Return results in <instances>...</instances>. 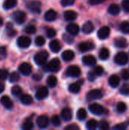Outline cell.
Here are the masks:
<instances>
[{
  "label": "cell",
  "instance_id": "1",
  "mask_svg": "<svg viewBox=\"0 0 129 130\" xmlns=\"http://www.w3.org/2000/svg\"><path fill=\"white\" fill-rule=\"evenodd\" d=\"M49 57V53L46 50H41L35 54L34 61L39 66H43Z\"/></svg>",
  "mask_w": 129,
  "mask_h": 130
},
{
  "label": "cell",
  "instance_id": "2",
  "mask_svg": "<svg viewBox=\"0 0 129 130\" xmlns=\"http://www.w3.org/2000/svg\"><path fill=\"white\" fill-rule=\"evenodd\" d=\"M59 69H60V61L57 58H55L50 60L49 62H48L45 67V69L46 71H49L52 72L59 71Z\"/></svg>",
  "mask_w": 129,
  "mask_h": 130
},
{
  "label": "cell",
  "instance_id": "3",
  "mask_svg": "<svg viewBox=\"0 0 129 130\" xmlns=\"http://www.w3.org/2000/svg\"><path fill=\"white\" fill-rule=\"evenodd\" d=\"M128 56L126 53L125 52H119L118 53L115 58H114V61L116 64L119 65V66H124L125 64L128 63Z\"/></svg>",
  "mask_w": 129,
  "mask_h": 130
},
{
  "label": "cell",
  "instance_id": "4",
  "mask_svg": "<svg viewBox=\"0 0 129 130\" xmlns=\"http://www.w3.org/2000/svg\"><path fill=\"white\" fill-rule=\"evenodd\" d=\"M12 18L17 24H21L25 21L27 18V15H26V13L24 12L23 11L17 10V11H15L12 14Z\"/></svg>",
  "mask_w": 129,
  "mask_h": 130
},
{
  "label": "cell",
  "instance_id": "5",
  "mask_svg": "<svg viewBox=\"0 0 129 130\" xmlns=\"http://www.w3.org/2000/svg\"><path fill=\"white\" fill-rule=\"evenodd\" d=\"M89 110L94 115H97V116H100L102 114H103L105 109L104 107L100 105V104L97 103H94L92 104L89 106Z\"/></svg>",
  "mask_w": 129,
  "mask_h": 130
},
{
  "label": "cell",
  "instance_id": "6",
  "mask_svg": "<svg viewBox=\"0 0 129 130\" xmlns=\"http://www.w3.org/2000/svg\"><path fill=\"white\" fill-rule=\"evenodd\" d=\"M103 98V93L100 89H94L90 91L87 94V99L90 101L98 100Z\"/></svg>",
  "mask_w": 129,
  "mask_h": 130
},
{
  "label": "cell",
  "instance_id": "7",
  "mask_svg": "<svg viewBox=\"0 0 129 130\" xmlns=\"http://www.w3.org/2000/svg\"><path fill=\"white\" fill-rule=\"evenodd\" d=\"M66 74L69 77L76 78L81 75V69L77 66H70L69 67H68L66 70Z\"/></svg>",
  "mask_w": 129,
  "mask_h": 130
},
{
  "label": "cell",
  "instance_id": "8",
  "mask_svg": "<svg viewBox=\"0 0 129 130\" xmlns=\"http://www.w3.org/2000/svg\"><path fill=\"white\" fill-rule=\"evenodd\" d=\"M17 46L21 48H27L31 44V40L28 37L21 36L17 40Z\"/></svg>",
  "mask_w": 129,
  "mask_h": 130
},
{
  "label": "cell",
  "instance_id": "9",
  "mask_svg": "<svg viewBox=\"0 0 129 130\" xmlns=\"http://www.w3.org/2000/svg\"><path fill=\"white\" fill-rule=\"evenodd\" d=\"M49 95V90L46 87H40L36 92V98L39 101H42L47 98Z\"/></svg>",
  "mask_w": 129,
  "mask_h": 130
},
{
  "label": "cell",
  "instance_id": "10",
  "mask_svg": "<svg viewBox=\"0 0 129 130\" xmlns=\"http://www.w3.org/2000/svg\"><path fill=\"white\" fill-rule=\"evenodd\" d=\"M18 70L22 75H29L32 72V66L27 62H23L19 66Z\"/></svg>",
  "mask_w": 129,
  "mask_h": 130
},
{
  "label": "cell",
  "instance_id": "11",
  "mask_svg": "<svg viewBox=\"0 0 129 130\" xmlns=\"http://www.w3.org/2000/svg\"><path fill=\"white\" fill-rule=\"evenodd\" d=\"M49 118L46 115H41L36 120V124L39 128L40 129H45L49 126Z\"/></svg>",
  "mask_w": 129,
  "mask_h": 130
},
{
  "label": "cell",
  "instance_id": "12",
  "mask_svg": "<svg viewBox=\"0 0 129 130\" xmlns=\"http://www.w3.org/2000/svg\"><path fill=\"white\" fill-rule=\"evenodd\" d=\"M27 7L33 12L40 13V8H41V3L40 1L33 0V1H30L27 4Z\"/></svg>",
  "mask_w": 129,
  "mask_h": 130
},
{
  "label": "cell",
  "instance_id": "13",
  "mask_svg": "<svg viewBox=\"0 0 129 130\" xmlns=\"http://www.w3.org/2000/svg\"><path fill=\"white\" fill-rule=\"evenodd\" d=\"M110 34V28L107 26H103L97 32V37L100 40H105L106 39Z\"/></svg>",
  "mask_w": 129,
  "mask_h": 130
},
{
  "label": "cell",
  "instance_id": "14",
  "mask_svg": "<svg viewBox=\"0 0 129 130\" xmlns=\"http://www.w3.org/2000/svg\"><path fill=\"white\" fill-rule=\"evenodd\" d=\"M94 48V45L90 42H81L78 44V49L81 52H87Z\"/></svg>",
  "mask_w": 129,
  "mask_h": 130
},
{
  "label": "cell",
  "instance_id": "15",
  "mask_svg": "<svg viewBox=\"0 0 129 130\" xmlns=\"http://www.w3.org/2000/svg\"><path fill=\"white\" fill-rule=\"evenodd\" d=\"M79 26L75 23H71L66 26V30L71 35H77L79 32Z\"/></svg>",
  "mask_w": 129,
  "mask_h": 130
},
{
  "label": "cell",
  "instance_id": "16",
  "mask_svg": "<svg viewBox=\"0 0 129 130\" xmlns=\"http://www.w3.org/2000/svg\"><path fill=\"white\" fill-rule=\"evenodd\" d=\"M82 62L84 65L88 66H92L96 64L97 62V59L96 58L92 56V55H87L84 56L82 59Z\"/></svg>",
  "mask_w": 129,
  "mask_h": 130
},
{
  "label": "cell",
  "instance_id": "17",
  "mask_svg": "<svg viewBox=\"0 0 129 130\" xmlns=\"http://www.w3.org/2000/svg\"><path fill=\"white\" fill-rule=\"evenodd\" d=\"M0 103L4 106L6 109H11L13 107V102L11 101V98L8 96L4 95L0 99Z\"/></svg>",
  "mask_w": 129,
  "mask_h": 130
},
{
  "label": "cell",
  "instance_id": "18",
  "mask_svg": "<svg viewBox=\"0 0 129 130\" xmlns=\"http://www.w3.org/2000/svg\"><path fill=\"white\" fill-rule=\"evenodd\" d=\"M61 117L63 120L65 121H69L72 118V112L71 110L68 107H65L62 109L61 112Z\"/></svg>",
  "mask_w": 129,
  "mask_h": 130
},
{
  "label": "cell",
  "instance_id": "19",
  "mask_svg": "<svg viewBox=\"0 0 129 130\" xmlns=\"http://www.w3.org/2000/svg\"><path fill=\"white\" fill-rule=\"evenodd\" d=\"M75 54L74 51H72L71 50H66L62 53V58L63 59L64 61L69 62V61H71L75 58Z\"/></svg>",
  "mask_w": 129,
  "mask_h": 130
},
{
  "label": "cell",
  "instance_id": "20",
  "mask_svg": "<svg viewBox=\"0 0 129 130\" xmlns=\"http://www.w3.org/2000/svg\"><path fill=\"white\" fill-rule=\"evenodd\" d=\"M119 83H120V78L118 75H112L109 78V84L112 88H117L119 85Z\"/></svg>",
  "mask_w": 129,
  "mask_h": 130
},
{
  "label": "cell",
  "instance_id": "21",
  "mask_svg": "<svg viewBox=\"0 0 129 130\" xmlns=\"http://www.w3.org/2000/svg\"><path fill=\"white\" fill-rule=\"evenodd\" d=\"M56 17H57V13L56 11L52 9L47 11L44 14V18L46 21H53L56 20Z\"/></svg>",
  "mask_w": 129,
  "mask_h": 130
},
{
  "label": "cell",
  "instance_id": "22",
  "mask_svg": "<svg viewBox=\"0 0 129 130\" xmlns=\"http://www.w3.org/2000/svg\"><path fill=\"white\" fill-rule=\"evenodd\" d=\"M77 16H78L77 13L72 10H68L64 12V18L65 21H68L75 20Z\"/></svg>",
  "mask_w": 129,
  "mask_h": 130
},
{
  "label": "cell",
  "instance_id": "23",
  "mask_svg": "<svg viewBox=\"0 0 129 130\" xmlns=\"http://www.w3.org/2000/svg\"><path fill=\"white\" fill-rule=\"evenodd\" d=\"M94 26L93 23L90 21L85 22L82 27V31L87 34L92 33L94 31Z\"/></svg>",
  "mask_w": 129,
  "mask_h": 130
},
{
  "label": "cell",
  "instance_id": "24",
  "mask_svg": "<svg viewBox=\"0 0 129 130\" xmlns=\"http://www.w3.org/2000/svg\"><path fill=\"white\" fill-rule=\"evenodd\" d=\"M121 8L118 4H112L108 8V12L112 15H117L120 13Z\"/></svg>",
  "mask_w": 129,
  "mask_h": 130
},
{
  "label": "cell",
  "instance_id": "25",
  "mask_svg": "<svg viewBox=\"0 0 129 130\" xmlns=\"http://www.w3.org/2000/svg\"><path fill=\"white\" fill-rule=\"evenodd\" d=\"M49 48H50L51 51H52L53 53H58L61 49L60 43L57 40H52L49 43Z\"/></svg>",
  "mask_w": 129,
  "mask_h": 130
},
{
  "label": "cell",
  "instance_id": "26",
  "mask_svg": "<svg viewBox=\"0 0 129 130\" xmlns=\"http://www.w3.org/2000/svg\"><path fill=\"white\" fill-rule=\"evenodd\" d=\"M115 46L118 48H125L128 45L127 40L124 37H119L115 40Z\"/></svg>",
  "mask_w": 129,
  "mask_h": 130
},
{
  "label": "cell",
  "instance_id": "27",
  "mask_svg": "<svg viewBox=\"0 0 129 130\" xmlns=\"http://www.w3.org/2000/svg\"><path fill=\"white\" fill-rule=\"evenodd\" d=\"M21 101L24 105H30L33 103V98L30 95L24 94L21 96Z\"/></svg>",
  "mask_w": 129,
  "mask_h": 130
},
{
  "label": "cell",
  "instance_id": "28",
  "mask_svg": "<svg viewBox=\"0 0 129 130\" xmlns=\"http://www.w3.org/2000/svg\"><path fill=\"white\" fill-rule=\"evenodd\" d=\"M17 0H5L3 3V8L6 10L13 8L17 5Z\"/></svg>",
  "mask_w": 129,
  "mask_h": 130
},
{
  "label": "cell",
  "instance_id": "29",
  "mask_svg": "<svg viewBox=\"0 0 129 130\" xmlns=\"http://www.w3.org/2000/svg\"><path fill=\"white\" fill-rule=\"evenodd\" d=\"M99 57L102 60H106L109 57V51L107 48H102L99 53Z\"/></svg>",
  "mask_w": 129,
  "mask_h": 130
},
{
  "label": "cell",
  "instance_id": "30",
  "mask_svg": "<svg viewBox=\"0 0 129 130\" xmlns=\"http://www.w3.org/2000/svg\"><path fill=\"white\" fill-rule=\"evenodd\" d=\"M47 84L50 88H54L57 85L58 83V79L55 75H49L47 78Z\"/></svg>",
  "mask_w": 129,
  "mask_h": 130
},
{
  "label": "cell",
  "instance_id": "31",
  "mask_svg": "<svg viewBox=\"0 0 129 130\" xmlns=\"http://www.w3.org/2000/svg\"><path fill=\"white\" fill-rule=\"evenodd\" d=\"M87 116V113L86 110L84 108H80L77 112V118L81 121L84 120L86 119Z\"/></svg>",
  "mask_w": 129,
  "mask_h": 130
},
{
  "label": "cell",
  "instance_id": "32",
  "mask_svg": "<svg viewBox=\"0 0 129 130\" xmlns=\"http://www.w3.org/2000/svg\"><path fill=\"white\" fill-rule=\"evenodd\" d=\"M86 126H87V129H96L98 127V122L96 120L91 119L87 122Z\"/></svg>",
  "mask_w": 129,
  "mask_h": 130
},
{
  "label": "cell",
  "instance_id": "33",
  "mask_svg": "<svg viewBox=\"0 0 129 130\" xmlns=\"http://www.w3.org/2000/svg\"><path fill=\"white\" fill-rule=\"evenodd\" d=\"M68 90L70 92L74 93V94H77L81 91V85H79V83H73L71 84L68 87Z\"/></svg>",
  "mask_w": 129,
  "mask_h": 130
},
{
  "label": "cell",
  "instance_id": "34",
  "mask_svg": "<svg viewBox=\"0 0 129 130\" xmlns=\"http://www.w3.org/2000/svg\"><path fill=\"white\" fill-rule=\"evenodd\" d=\"M120 30L124 34H129V22L128 21H123L120 24L119 26Z\"/></svg>",
  "mask_w": 129,
  "mask_h": 130
},
{
  "label": "cell",
  "instance_id": "35",
  "mask_svg": "<svg viewBox=\"0 0 129 130\" xmlns=\"http://www.w3.org/2000/svg\"><path fill=\"white\" fill-rule=\"evenodd\" d=\"M6 28H7V34L9 37H14L16 34L17 31L14 29L11 23H8L6 25Z\"/></svg>",
  "mask_w": 129,
  "mask_h": 130
},
{
  "label": "cell",
  "instance_id": "36",
  "mask_svg": "<svg viewBox=\"0 0 129 130\" xmlns=\"http://www.w3.org/2000/svg\"><path fill=\"white\" fill-rule=\"evenodd\" d=\"M33 128V123L32 120H30L29 119L28 120H26L24 122L23 125H22V129H23L30 130L32 129Z\"/></svg>",
  "mask_w": 129,
  "mask_h": 130
},
{
  "label": "cell",
  "instance_id": "37",
  "mask_svg": "<svg viewBox=\"0 0 129 130\" xmlns=\"http://www.w3.org/2000/svg\"><path fill=\"white\" fill-rule=\"evenodd\" d=\"M129 126V120H127L125 122H123V123H119V124H116V126H113V129H114L117 130H123L127 129V127Z\"/></svg>",
  "mask_w": 129,
  "mask_h": 130
},
{
  "label": "cell",
  "instance_id": "38",
  "mask_svg": "<svg viewBox=\"0 0 129 130\" xmlns=\"http://www.w3.org/2000/svg\"><path fill=\"white\" fill-rule=\"evenodd\" d=\"M126 110H127V105L124 102H122L121 101V102H119L117 104V106H116V110H117V112L122 113Z\"/></svg>",
  "mask_w": 129,
  "mask_h": 130
},
{
  "label": "cell",
  "instance_id": "39",
  "mask_svg": "<svg viewBox=\"0 0 129 130\" xmlns=\"http://www.w3.org/2000/svg\"><path fill=\"white\" fill-rule=\"evenodd\" d=\"M20 80V75L17 72H13L10 75H9V81L11 83L17 82V81Z\"/></svg>",
  "mask_w": 129,
  "mask_h": 130
},
{
  "label": "cell",
  "instance_id": "40",
  "mask_svg": "<svg viewBox=\"0 0 129 130\" xmlns=\"http://www.w3.org/2000/svg\"><path fill=\"white\" fill-rule=\"evenodd\" d=\"M22 93V89L18 85H14L11 88V94L14 96H19Z\"/></svg>",
  "mask_w": 129,
  "mask_h": 130
},
{
  "label": "cell",
  "instance_id": "41",
  "mask_svg": "<svg viewBox=\"0 0 129 130\" xmlns=\"http://www.w3.org/2000/svg\"><path fill=\"white\" fill-rule=\"evenodd\" d=\"M46 39L43 36H37L35 39V44L38 46H42L45 44Z\"/></svg>",
  "mask_w": 129,
  "mask_h": 130
},
{
  "label": "cell",
  "instance_id": "42",
  "mask_svg": "<svg viewBox=\"0 0 129 130\" xmlns=\"http://www.w3.org/2000/svg\"><path fill=\"white\" fill-rule=\"evenodd\" d=\"M36 27L34 25H32V24H29L27 25L26 27H25V32L27 34H33L36 32Z\"/></svg>",
  "mask_w": 129,
  "mask_h": 130
},
{
  "label": "cell",
  "instance_id": "43",
  "mask_svg": "<svg viewBox=\"0 0 129 130\" xmlns=\"http://www.w3.org/2000/svg\"><path fill=\"white\" fill-rule=\"evenodd\" d=\"M52 123L55 126H59L61 125V119L58 115H54L52 118Z\"/></svg>",
  "mask_w": 129,
  "mask_h": 130
},
{
  "label": "cell",
  "instance_id": "44",
  "mask_svg": "<svg viewBox=\"0 0 129 130\" xmlns=\"http://www.w3.org/2000/svg\"><path fill=\"white\" fill-rule=\"evenodd\" d=\"M8 71L5 69H0V80H5L8 77Z\"/></svg>",
  "mask_w": 129,
  "mask_h": 130
},
{
  "label": "cell",
  "instance_id": "45",
  "mask_svg": "<svg viewBox=\"0 0 129 130\" xmlns=\"http://www.w3.org/2000/svg\"><path fill=\"white\" fill-rule=\"evenodd\" d=\"M104 70H103V68L100 66H96L94 69V73L95 75L97 76H100V75H102L103 73Z\"/></svg>",
  "mask_w": 129,
  "mask_h": 130
},
{
  "label": "cell",
  "instance_id": "46",
  "mask_svg": "<svg viewBox=\"0 0 129 130\" xmlns=\"http://www.w3.org/2000/svg\"><path fill=\"white\" fill-rule=\"evenodd\" d=\"M120 93L123 95H128L129 94V84L124 85L121 89H120Z\"/></svg>",
  "mask_w": 129,
  "mask_h": 130
},
{
  "label": "cell",
  "instance_id": "47",
  "mask_svg": "<svg viewBox=\"0 0 129 130\" xmlns=\"http://www.w3.org/2000/svg\"><path fill=\"white\" fill-rule=\"evenodd\" d=\"M98 126L100 129H108L109 128V124L106 120H102L100 123H98Z\"/></svg>",
  "mask_w": 129,
  "mask_h": 130
},
{
  "label": "cell",
  "instance_id": "48",
  "mask_svg": "<svg viewBox=\"0 0 129 130\" xmlns=\"http://www.w3.org/2000/svg\"><path fill=\"white\" fill-rule=\"evenodd\" d=\"M56 32L53 28H48L46 30V35H47L48 37L53 38L56 36Z\"/></svg>",
  "mask_w": 129,
  "mask_h": 130
},
{
  "label": "cell",
  "instance_id": "49",
  "mask_svg": "<svg viewBox=\"0 0 129 130\" xmlns=\"http://www.w3.org/2000/svg\"><path fill=\"white\" fill-rule=\"evenodd\" d=\"M7 51L5 46H0V60L4 59L6 57Z\"/></svg>",
  "mask_w": 129,
  "mask_h": 130
},
{
  "label": "cell",
  "instance_id": "50",
  "mask_svg": "<svg viewBox=\"0 0 129 130\" xmlns=\"http://www.w3.org/2000/svg\"><path fill=\"white\" fill-rule=\"evenodd\" d=\"M122 6L125 12L129 13V0H123L122 2Z\"/></svg>",
  "mask_w": 129,
  "mask_h": 130
},
{
  "label": "cell",
  "instance_id": "51",
  "mask_svg": "<svg viewBox=\"0 0 129 130\" xmlns=\"http://www.w3.org/2000/svg\"><path fill=\"white\" fill-rule=\"evenodd\" d=\"M121 75L122 78L125 81L129 80V71L127 69H123L121 72Z\"/></svg>",
  "mask_w": 129,
  "mask_h": 130
},
{
  "label": "cell",
  "instance_id": "52",
  "mask_svg": "<svg viewBox=\"0 0 129 130\" xmlns=\"http://www.w3.org/2000/svg\"><path fill=\"white\" fill-rule=\"evenodd\" d=\"M75 0H62L61 3L63 6H70L74 5Z\"/></svg>",
  "mask_w": 129,
  "mask_h": 130
},
{
  "label": "cell",
  "instance_id": "53",
  "mask_svg": "<svg viewBox=\"0 0 129 130\" xmlns=\"http://www.w3.org/2000/svg\"><path fill=\"white\" fill-rule=\"evenodd\" d=\"M63 39H64V40L66 42V43H71L72 42H73V39H72V37H71V36H69V35H68V34H64L63 35Z\"/></svg>",
  "mask_w": 129,
  "mask_h": 130
},
{
  "label": "cell",
  "instance_id": "54",
  "mask_svg": "<svg viewBox=\"0 0 129 130\" xmlns=\"http://www.w3.org/2000/svg\"><path fill=\"white\" fill-rule=\"evenodd\" d=\"M80 129L78 126H77L76 124H71L68 126H66L65 128V130H78Z\"/></svg>",
  "mask_w": 129,
  "mask_h": 130
},
{
  "label": "cell",
  "instance_id": "55",
  "mask_svg": "<svg viewBox=\"0 0 129 130\" xmlns=\"http://www.w3.org/2000/svg\"><path fill=\"white\" fill-rule=\"evenodd\" d=\"M104 2L103 0H89V3L90 5H98L100 3H102Z\"/></svg>",
  "mask_w": 129,
  "mask_h": 130
},
{
  "label": "cell",
  "instance_id": "56",
  "mask_svg": "<svg viewBox=\"0 0 129 130\" xmlns=\"http://www.w3.org/2000/svg\"><path fill=\"white\" fill-rule=\"evenodd\" d=\"M95 75L94 72H89L88 73V79L90 81V82H94L95 80Z\"/></svg>",
  "mask_w": 129,
  "mask_h": 130
},
{
  "label": "cell",
  "instance_id": "57",
  "mask_svg": "<svg viewBox=\"0 0 129 130\" xmlns=\"http://www.w3.org/2000/svg\"><path fill=\"white\" fill-rule=\"evenodd\" d=\"M41 78H42V75H39V74H34V75H33V78L35 79V80H37V81L40 80Z\"/></svg>",
  "mask_w": 129,
  "mask_h": 130
},
{
  "label": "cell",
  "instance_id": "58",
  "mask_svg": "<svg viewBox=\"0 0 129 130\" xmlns=\"http://www.w3.org/2000/svg\"><path fill=\"white\" fill-rule=\"evenodd\" d=\"M5 90V85L0 82V94L3 92V91Z\"/></svg>",
  "mask_w": 129,
  "mask_h": 130
},
{
  "label": "cell",
  "instance_id": "59",
  "mask_svg": "<svg viewBox=\"0 0 129 130\" xmlns=\"http://www.w3.org/2000/svg\"><path fill=\"white\" fill-rule=\"evenodd\" d=\"M2 23H3V20H2V18H0V25H2Z\"/></svg>",
  "mask_w": 129,
  "mask_h": 130
},
{
  "label": "cell",
  "instance_id": "60",
  "mask_svg": "<svg viewBox=\"0 0 129 130\" xmlns=\"http://www.w3.org/2000/svg\"><path fill=\"white\" fill-rule=\"evenodd\" d=\"M103 1H106V0H103Z\"/></svg>",
  "mask_w": 129,
  "mask_h": 130
}]
</instances>
